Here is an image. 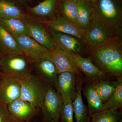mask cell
<instances>
[{
    "label": "cell",
    "mask_w": 122,
    "mask_h": 122,
    "mask_svg": "<svg viewBox=\"0 0 122 122\" xmlns=\"http://www.w3.org/2000/svg\"><path fill=\"white\" fill-rule=\"evenodd\" d=\"M122 40L115 37L87 50L95 64L106 74L122 79Z\"/></svg>",
    "instance_id": "cell-1"
},
{
    "label": "cell",
    "mask_w": 122,
    "mask_h": 122,
    "mask_svg": "<svg viewBox=\"0 0 122 122\" xmlns=\"http://www.w3.org/2000/svg\"><path fill=\"white\" fill-rule=\"evenodd\" d=\"M92 20L98 21L108 26L122 40V12L117 0H98L93 8Z\"/></svg>",
    "instance_id": "cell-2"
},
{
    "label": "cell",
    "mask_w": 122,
    "mask_h": 122,
    "mask_svg": "<svg viewBox=\"0 0 122 122\" xmlns=\"http://www.w3.org/2000/svg\"><path fill=\"white\" fill-rule=\"evenodd\" d=\"M21 86L20 99L30 103L36 109H40L49 85L41 76L27 75L19 80Z\"/></svg>",
    "instance_id": "cell-3"
},
{
    "label": "cell",
    "mask_w": 122,
    "mask_h": 122,
    "mask_svg": "<svg viewBox=\"0 0 122 122\" xmlns=\"http://www.w3.org/2000/svg\"><path fill=\"white\" fill-rule=\"evenodd\" d=\"M30 63L23 54L2 56L0 61V74L19 81L30 73Z\"/></svg>",
    "instance_id": "cell-4"
},
{
    "label": "cell",
    "mask_w": 122,
    "mask_h": 122,
    "mask_svg": "<svg viewBox=\"0 0 122 122\" xmlns=\"http://www.w3.org/2000/svg\"><path fill=\"white\" fill-rule=\"evenodd\" d=\"M85 30L83 43L86 45L87 50L98 46L114 38H118L108 26L96 20H92L90 25Z\"/></svg>",
    "instance_id": "cell-5"
},
{
    "label": "cell",
    "mask_w": 122,
    "mask_h": 122,
    "mask_svg": "<svg viewBox=\"0 0 122 122\" xmlns=\"http://www.w3.org/2000/svg\"><path fill=\"white\" fill-rule=\"evenodd\" d=\"M13 36L20 46L22 54L30 63L42 58L50 59L53 51L41 45L30 37Z\"/></svg>",
    "instance_id": "cell-6"
},
{
    "label": "cell",
    "mask_w": 122,
    "mask_h": 122,
    "mask_svg": "<svg viewBox=\"0 0 122 122\" xmlns=\"http://www.w3.org/2000/svg\"><path fill=\"white\" fill-rule=\"evenodd\" d=\"M36 19L44 25L50 32H60L69 34L78 38L83 43L85 30L59 13L50 19Z\"/></svg>",
    "instance_id": "cell-7"
},
{
    "label": "cell",
    "mask_w": 122,
    "mask_h": 122,
    "mask_svg": "<svg viewBox=\"0 0 122 122\" xmlns=\"http://www.w3.org/2000/svg\"><path fill=\"white\" fill-rule=\"evenodd\" d=\"M62 104V100L59 92L49 85L40 108L46 122H59Z\"/></svg>",
    "instance_id": "cell-8"
},
{
    "label": "cell",
    "mask_w": 122,
    "mask_h": 122,
    "mask_svg": "<svg viewBox=\"0 0 122 122\" xmlns=\"http://www.w3.org/2000/svg\"><path fill=\"white\" fill-rule=\"evenodd\" d=\"M77 68L85 75L84 82L96 85L100 81L108 79L109 75L99 69L92 61L90 57L84 58L73 53Z\"/></svg>",
    "instance_id": "cell-9"
},
{
    "label": "cell",
    "mask_w": 122,
    "mask_h": 122,
    "mask_svg": "<svg viewBox=\"0 0 122 122\" xmlns=\"http://www.w3.org/2000/svg\"><path fill=\"white\" fill-rule=\"evenodd\" d=\"M50 59L56 66L58 74L70 72L76 73L78 76L82 75L76 66L72 52L55 45Z\"/></svg>",
    "instance_id": "cell-10"
},
{
    "label": "cell",
    "mask_w": 122,
    "mask_h": 122,
    "mask_svg": "<svg viewBox=\"0 0 122 122\" xmlns=\"http://www.w3.org/2000/svg\"><path fill=\"white\" fill-rule=\"evenodd\" d=\"M29 36L44 47L53 51L55 49L54 42L50 32L35 17L26 21Z\"/></svg>",
    "instance_id": "cell-11"
},
{
    "label": "cell",
    "mask_w": 122,
    "mask_h": 122,
    "mask_svg": "<svg viewBox=\"0 0 122 122\" xmlns=\"http://www.w3.org/2000/svg\"><path fill=\"white\" fill-rule=\"evenodd\" d=\"M9 113L15 122H26L35 115L37 109L30 103L19 98L7 105Z\"/></svg>",
    "instance_id": "cell-12"
},
{
    "label": "cell",
    "mask_w": 122,
    "mask_h": 122,
    "mask_svg": "<svg viewBox=\"0 0 122 122\" xmlns=\"http://www.w3.org/2000/svg\"><path fill=\"white\" fill-rule=\"evenodd\" d=\"M21 86L20 81L10 77H0V101L5 105L20 98Z\"/></svg>",
    "instance_id": "cell-13"
},
{
    "label": "cell",
    "mask_w": 122,
    "mask_h": 122,
    "mask_svg": "<svg viewBox=\"0 0 122 122\" xmlns=\"http://www.w3.org/2000/svg\"><path fill=\"white\" fill-rule=\"evenodd\" d=\"M77 79V75L75 73L64 72L58 74L56 89L62 102L73 99L75 94Z\"/></svg>",
    "instance_id": "cell-14"
},
{
    "label": "cell",
    "mask_w": 122,
    "mask_h": 122,
    "mask_svg": "<svg viewBox=\"0 0 122 122\" xmlns=\"http://www.w3.org/2000/svg\"><path fill=\"white\" fill-rule=\"evenodd\" d=\"M50 32L55 45L80 55L84 52L85 44L74 36L60 32Z\"/></svg>",
    "instance_id": "cell-15"
},
{
    "label": "cell",
    "mask_w": 122,
    "mask_h": 122,
    "mask_svg": "<svg viewBox=\"0 0 122 122\" xmlns=\"http://www.w3.org/2000/svg\"><path fill=\"white\" fill-rule=\"evenodd\" d=\"M83 81L84 78L82 75L78 76L75 94L72 99V105L76 122H90L88 109L83 103L82 97Z\"/></svg>",
    "instance_id": "cell-16"
},
{
    "label": "cell",
    "mask_w": 122,
    "mask_h": 122,
    "mask_svg": "<svg viewBox=\"0 0 122 122\" xmlns=\"http://www.w3.org/2000/svg\"><path fill=\"white\" fill-rule=\"evenodd\" d=\"M33 63L34 67L39 76L56 88L58 74L56 66L50 59L42 58Z\"/></svg>",
    "instance_id": "cell-17"
},
{
    "label": "cell",
    "mask_w": 122,
    "mask_h": 122,
    "mask_svg": "<svg viewBox=\"0 0 122 122\" xmlns=\"http://www.w3.org/2000/svg\"><path fill=\"white\" fill-rule=\"evenodd\" d=\"M57 0H44L37 5L28 8L32 16L39 19L48 20L55 17Z\"/></svg>",
    "instance_id": "cell-18"
},
{
    "label": "cell",
    "mask_w": 122,
    "mask_h": 122,
    "mask_svg": "<svg viewBox=\"0 0 122 122\" xmlns=\"http://www.w3.org/2000/svg\"><path fill=\"white\" fill-rule=\"evenodd\" d=\"M0 17L25 21L30 20L34 18L24 13L14 2L7 0H0Z\"/></svg>",
    "instance_id": "cell-19"
},
{
    "label": "cell",
    "mask_w": 122,
    "mask_h": 122,
    "mask_svg": "<svg viewBox=\"0 0 122 122\" xmlns=\"http://www.w3.org/2000/svg\"><path fill=\"white\" fill-rule=\"evenodd\" d=\"M0 54H22L20 46L13 36L0 24Z\"/></svg>",
    "instance_id": "cell-20"
},
{
    "label": "cell",
    "mask_w": 122,
    "mask_h": 122,
    "mask_svg": "<svg viewBox=\"0 0 122 122\" xmlns=\"http://www.w3.org/2000/svg\"><path fill=\"white\" fill-rule=\"evenodd\" d=\"M82 91L87 100L89 115L103 111V103L96 91L95 85L85 83L82 86Z\"/></svg>",
    "instance_id": "cell-21"
},
{
    "label": "cell",
    "mask_w": 122,
    "mask_h": 122,
    "mask_svg": "<svg viewBox=\"0 0 122 122\" xmlns=\"http://www.w3.org/2000/svg\"><path fill=\"white\" fill-rule=\"evenodd\" d=\"M76 4L77 25L79 28L85 30L91 24L93 8L85 0H78Z\"/></svg>",
    "instance_id": "cell-22"
},
{
    "label": "cell",
    "mask_w": 122,
    "mask_h": 122,
    "mask_svg": "<svg viewBox=\"0 0 122 122\" xmlns=\"http://www.w3.org/2000/svg\"><path fill=\"white\" fill-rule=\"evenodd\" d=\"M0 24L12 36H29L26 21L0 17Z\"/></svg>",
    "instance_id": "cell-23"
},
{
    "label": "cell",
    "mask_w": 122,
    "mask_h": 122,
    "mask_svg": "<svg viewBox=\"0 0 122 122\" xmlns=\"http://www.w3.org/2000/svg\"><path fill=\"white\" fill-rule=\"evenodd\" d=\"M122 81V79L114 81L107 79L100 81L95 85L96 91L103 103L108 101Z\"/></svg>",
    "instance_id": "cell-24"
},
{
    "label": "cell",
    "mask_w": 122,
    "mask_h": 122,
    "mask_svg": "<svg viewBox=\"0 0 122 122\" xmlns=\"http://www.w3.org/2000/svg\"><path fill=\"white\" fill-rule=\"evenodd\" d=\"M91 122H118L122 119V113L117 108L107 109L90 115Z\"/></svg>",
    "instance_id": "cell-25"
},
{
    "label": "cell",
    "mask_w": 122,
    "mask_h": 122,
    "mask_svg": "<svg viewBox=\"0 0 122 122\" xmlns=\"http://www.w3.org/2000/svg\"><path fill=\"white\" fill-rule=\"evenodd\" d=\"M60 2L59 14L71 22L77 25V7L76 3L72 0H60Z\"/></svg>",
    "instance_id": "cell-26"
},
{
    "label": "cell",
    "mask_w": 122,
    "mask_h": 122,
    "mask_svg": "<svg viewBox=\"0 0 122 122\" xmlns=\"http://www.w3.org/2000/svg\"><path fill=\"white\" fill-rule=\"evenodd\" d=\"M122 107V81L120 82L115 91L108 101L103 103V110Z\"/></svg>",
    "instance_id": "cell-27"
},
{
    "label": "cell",
    "mask_w": 122,
    "mask_h": 122,
    "mask_svg": "<svg viewBox=\"0 0 122 122\" xmlns=\"http://www.w3.org/2000/svg\"><path fill=\"white\" fill-rule=\"evenodd\" d=\"M73 113L72 100L70 99L65 102H62L60 115L62 122H74Z\"/></svg>",
    "instance_id": "cell-28"
},
{
    "label": "cell",
    "mask_w": 122,
    "mask_h": 122,
    "mask_svg": "<svg viewBox=\"0 0 122 122\" xmlns=\"http://www.w3.org/2000/svg\"><path fill=\"white\" fill-rule=\"evenodd\" d=\"M0 122H15L9 113L7 105L0 101Z\"/></svg>",
    "instance_id": "cell-29"
},
{
    "label": "cell",
    "mask_w": 122,
    "mask_h": 122,
    "mask_svg": "<svg viewBox=\"0 0 122 122\" xmlns=\"http://www.w3.org/2000/svg\"><path fill=\"white\" fill-rule=\"evenodd\" d=\"M7 0L16 3H19V4H24L25 3H28V2H30L33 0Z\"/></svg>",
    "instance_id": "cell-30"
},
{
    "label": "cell",
    "mask_w": 122,
    "mask_h": 122,
    "mask_svg": "<svg viewBox=\"0 0 122 122\" xmlns=\"http://www.w3.org/2000/svg\"><path fill=\"white\" fill-rule=\"evenodd\" d=\"M87 3L94 8L96 5L98 0H85Z\"/></svg>",
    "instance_id": "cell-31"
},
{
    "label": "cell",
    "mask_w": 122,
    "mask_h": 122,
    "mask_svg": "<svg viewBox=\"0 0 122 122\" xmlns=\"http://www.w3.org/2000/svg\"><path fill=\"white\" fill-rule=\"evenodd\" d=\"M74 2H75V3H76L77 1L78 0H72Z\"/></svg>",
    "instance_id": "cell-32"
},
{
    "label": "cell",
    "mask_w": 122,
    "mask_h": 122,
    "mask_svg": "<svg viewBox=\"0 0 122 122\" xmlns=\"http://www.w3.org/2000/svg\"><path fill=\"white\" fill-rule=\"evenodd\" d=\"M122 122V119H120L119 121V122Z\"/></svg>",
    "instance_id": "cell-33"
},
{
    "label": "cell",
    "mask_w": 122,
    "mask_h": 122,
    "mask_svg": "<svg viewBox=\"0 0 122 122\" xmlns=\"http://www.w3.org/2000/svg\"><path fill=\"white\" fill-rule=\"evenodd\" d=\"M1 57H2V56H1V55L0 54V61L1 59Z\"/></svg>",
    "instance_id": "cell-34"
},
{
    "label": "cell",
    "mask_w": 122,
    "mask_h": 122,
    "mask_svg": "<svg viewBox=\"0 0 122 122\" xmlns=\"http://www.w3.org/2000/svg\"><path fill=\"white\" fill-rule=\"evenodd\" d=\"M1 76V75L0 74V77Z\"/></svg>",
    "instance_id": "cell-35"
}]
</instances>
